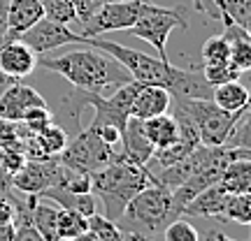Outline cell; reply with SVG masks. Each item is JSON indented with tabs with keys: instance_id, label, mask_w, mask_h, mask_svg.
Here are the masks:
<instances>
[{
	"instance_id": "d6a6232c",
	"label": "cell",
	"mask_w": 251,
	"mask_h": 241,
	"mask_svg": "<svg viewBox=\"0 0 251 241\" xmlns=\"http://www.w3.org/2000/svg\"><path fill=\"white\" fill-rule=\"evenodd\" d=\"M202 74L205 79L212 84V86H219V84H228V81L240 79L242 72L235 70L230 63H219V65H205L202 67Z\"/></svg>"
},
{
	"instance_id": "2e32d148",
	"label": "cell",
	"mask_w": 251,
	"mask_h": 241,
	"mask_svg": "<svg viewBox=\"0 0 251 241\" xmlns=\"http://www.w3.org/2000/svg\"><path fill=\"white\" fill-rule=\"evenodd\" d=\"M40 197L58 204V209H70V211H77L81 216H91L98 211V199L93 193H72V190H65L61 186H51L42 190Z\"/></svg>"
},
{
	"instance_id": "83f0119b",
	"label": "cell",
	"mask_w": 251,
	"mask_h": 241,
	"mask_svg": "<svg viewBox=\"0 0 251 241\" xmlns=\"http://www.w3.org/2000/svg\"><path fill=\"white\" fill-rule=\"evenodd\" d=\"M89 230L96 234L98 241H124V232L117 225V220H109L102 214H91L89 216Z\"/></svg>"
},
{
	"instance_id": "ee69618b",
	"label": "cell",
	"mask_w": 251,
	"mask_h": 241,
	"mask_svg": "<svg viewBox=\"0 0 251 241\" xmlns=\"http://www.w3.org/2000/svg\"><path fill=\"white\" fill-rule=\"evenodd\" d=\"M0 193H2V188H0Z\"/></svg>"
},
{
	"instance_id": "9a60e30c",
	"label": "cell",
	"mask_w": 251,
	"mask_h": 241,
	"mask_svg": "<svg viewBox=\"0 0 251 241\" xmlns=\"http://www.w3.org/2000/svg\"><path fill=\"white\" fill-rule=\"evenodd\" d=\"M228 197H230V193H226L221 183H214V186L200 190V193L188 202L186 209H184V216H198V218H221Z\"/></svg>"
},
{
	"instance_id": "74e56055",
	"label": "cell",
	"mask_w": 251,
	"mask_h": 241,
	"mask_svg": "<svg viewBox=\"0 0 251 241\" xmlns=\"http://www.w3.org/2000/svg\"><path fill=\"white\" fill-rule=\"evenodd\" d=\"M14 232H17L14 223L0 225V241H14Z\"/></svg>"
},
{
	"instance_id": "f6af8a7d",
	"label": "cell",
	"mask_w": 251,
	"mask_h": 241,
	"mask_svg": "<svg viewBox=\"0 0 251 241\" xmlns=\"http://www.w3.org/2000/svg\"><path fill=\"white\" fill-rule=\"evenodd\" d=\"M212 239H214V237H212Z\"/></svg>"
},
{
	"instance_id": "484cf974",
	"label": "cell",
	"mask_w": 251,
	"mask_h": 241,
	"mask_svg": "<svg viewBox=\"0 0 251 241\" xmlns=\"http://www.w3.org/2000/svg\"><path fill=\"white\" fill-rule=\"evenodd\" d=\"M86 230H89V216H81L70 209H58V225H56L58 241H68Z\"/></svg>"
},
{
	"instance_id": "1f68e13d",
	"label": "cell",
	"mask_w": 251,
	"mask_h": 241,
	"mask_svg": "<svg viewBox=\"0 0 251 241\" xmlns=\"http://www.w3.org/2000/svg\"><path fill=\"white\" fill-rule=\"evenodd\" d=\"M163 239L165 241H200V234H198V230L188 223L184 216H179V218H175L163 230Z\"/></svg>"
},
{
	"instance_id": "7c38bea8",
	"label": "cell",
	"mask_w": 251,
	"mask_h": 241,
	"mask_svg": "<svg viewBox=\"0 0 251 241\" xmlns=\"http://www.w3.org/2000/svg\"><path fill=\"white\" fill-rule=\"evenodd\" d=\"M37 67V54L21 40H7L5 44H0V70L14 77L24 79L28 74H33Z\"/></svg>"
},
{
	"instance_id": "9c48e42d",
	"label": "cell",
	"mask_w": 251,
	"mask_h": 241,
	"mask_svg": "<svg viewBox=\"0 0 251 241\" xmlns=\"http://www.w3.org/2000/svg\"><path fill=\"white\" fill-rule=\"evenodd\" d=\"M19 40L30 46L37 56L49 54V51H54V49L65 46V44H84V37L79 33H75L65 23L51 21V19H47V17H42L37 23H33Z\"/></svg>"
},
{
	"instance_id": "836d02e7",
	"label": "cell",
	"mask_w": 251,
	"mask_h": 241,
	"mask_svg": "<svg viewBox=\"0 0 251 241\" xmlns=\"http://www.w3.org/2000/svg\"><path fill=\"white\" fill-rule=\"evenodd\" d=\"M72 5L77 9V21H79V23H86V21L93 17V12L98 9V5H96L93 0H72Z\"/></svg>"
},
{
	"instance_id": "f1b7e54d",
	"label": "cell",
	"mask_w": 251,
	"mask_h": 241,
	"mask_svg": "<svg viewBox=\"0 0 251 241\" xmlns=\"http://www.w3.org/2000/svg\"><path fill=\"white\" fill-rule=\"evenodd\" d=\"M40 5H42L45 17L51 21L65 23V26L77 21V9L72 5V0H40Z\"/></svg>"
},
{
	"instance_id": "52a82bcc",
	"label": "cell",
	"mask_w": 251,
	"mask_h": 241,
	"mask_svg": "<svg viewBox=\"0 0 251 241\" xmlns=\"http://www.w3.org/2000/svg\"><path fill=\"white\" fill-rule=\"evenodd\" d=\"M186 26L188 23L184 19V9L181 7L149 5V9L126 33H130L133 37L142 40L147 44H151L161 61H170L168 58V37H170L175 28H186Z\"/></svg>"
},
{
	"instance_id": "e575fe53",
	"label": "cell",
	"mask_w": 251,
	"mask_h": 241,
	"mask_svg": "<svg viewBox=\"0 0 251 241\" xmlns=\"http://www.w3.org/2000/svg\"><path fill=\"white\" fill-rule=\"evenodd\" d=\"M14 241H45V239H42V234L33 227V223H24V225H17Z\"/></svg>"
},
{
	"instance_id": "d4e9b609",
	"label": "cell",
	"mask_w": 251,
	"mask_h": 241,
	"mask_svg": "<svg viewBox=\"0 0 251 241\" xmlns=\"http://www.w3.org/2000/svg\"><path fill=\"white\" fill-rule=\"evenodd\" d=\"M219 220L237 223V225H251V193H237V195L228 197L226 209Z\"/></svg>"
},
{
	"instance_id": "7a4b0ae2",
	"label": "cell",
	"mask_w": 251,
	"mask_h": 241,
	"mask_svg": "<svg viewBox=\"0 0 251 241\" xmlns=\"http://www.w3.org/2000/svg\"><path fill=\"white\" fill-rule=\"evenodd\" d=\"M151 183H156L153 172H149L147 165L128 160L126 155L91 174V193L102 204V216H107L109 220H119L128 202Z\"/></svg>"
},
{
	"instance_id": "60d3db41",
	"label": "cell",
	"mask_w": 251,
	"mask_h": 241,
	"mask_svg": "<svg viewBox=\"0 0 251 241\" xmlns=\"http://www.w3.org/2000/svg\"><path fill=\"white\" fill-rule=\"evenodd\" d=\"M93 2H96V5H98V7H100L102 2H112V0H93Z\"/></svg>"
},
{
	"instance_id": "d590c367",
	"label": "cell",
	"mask_w": 251,
	"mask_h": 241,
	"mask_svg": "<svg viewBox=\"0 0 251 241\" xmlns=\"http://www.w3.org/2000/svg\"><path fill=\"white\" fill-rule=\"evenodd\" d=\"M17 139H19L17 123H12V121H5V118H0V144L17 142Z\"/></svg>"
},
{
	"instance_id": "8fae6325",
	"label": "cell",
	"mask_w": 251,
	"mask_h": 241,
	"mask_svg": "<svg viewBox=\"0 0 251 241\" xmlns=\"http://www.w3.org/2000/svg\"><path fill=\"white\" fill-rule=\"evenodd\" d=\"M33 107H47V102L35 88H30L21 81L9 84L7 88L0 93V118H5V121L19 123L26 116L28 109Z\"/></svg>"
},
{
	"instance_id": "8992f818",
	"label": "cell",
	"mask_w": 251,
	"mask_h": 241,
	"mask_svg": "<svg viewBox=\"0 0 251 241\" xmlns=\"http://www.w3.org/2000/svg\"><path fill=\"white\" fill-rule=\"evenodd\" d=\"M121 158H124V151L117 149V146H109L107 142H102L91 128L81 130L72 139H68L65 149L58 155V160L65 167L86 172V174H93V172L102 170V167H107V165L121 160Z\"/></svg>"
},
{
	"instance_id": "7402d4cb",
	"label": "cell",
	"mask_w": 251,
	"mask_h": 241,
	"mask_svg": "<svg viewBox=\"0 0 251 241\" xmlns=\"http://www.w3.org/2000/svg\"><path fill=\"white\" fill-rule=\"evenodd\" d=\"M30 223L37 232L42 234L45 241H58V232H56V225H58V206L49 204L47 199L37 195V202L30 211Z\"/></svg>"
},
{
	"instance_id": "44dd1931",
	"label": "cell",
	"mask_w": 251,
	"mask_h": 241,
	"mask_svg": "<svg viewBox=\"0 0 251 241\" xmlns=\"http://www.w3.org/2000/svg\"><path fill=\"white\" fill-rule=\"evenodd\" d=\"M212 102L219 105L226 111H233V114H240L249 107V88L242 86L240 81H228V84H219L214 86V93H212Z\"/></svg>"
},
{
	"instance_id": "cb8c5ba5",
	"label": "cell",
	"mask_w": 251,
	"mask_h": 241,
	"mask_svg": "<svg viewBox=\"0 0 251 241\" xmlns=\"http://www.w3.org/2000/svg\"><path fill=\"white\" fill-rule=\"evenodd\" d=\"M30 137H33L35 146L45 153V155H56V158L61 155V151L65 149V144H68V134H65V130L56 123H49L47 128H42L40 132L30 134Z\"/></svg>"
},
{
	"instance_id": "ffe728a7",
	"label": "cell",
	"mask_w": 251,
	"mask_h": 241,
	"mask_svg": "<svg viewBox=\"0 0 251 241\" xmlns=\"http://www.w3.org/2000/svg\"><path fill=\"white\" fill-rule=\"evenodd\" d=\"M219 183L226 193H251V158H233L221 172Z\"/></svg>"
},
{
	"instance_id": "ab89813d",
	"label": "cell",
	"mask_w": 251,
	"mask_h": 241,
	"mask_svg": "<svg viewBox=\"0 0 251 241\" xmlns=\"http://www.w3.org/2000/svg\"><path fill=\"white\" fill-rule=\"evenodd\" d=\"M212 237H214V241H235V239H230V237H226L224 232H212Z\"/></svg>"
},
{
	"instance_id": "7bdbcfd3",
	"label": "cell",
	"mask_w": 251,
	"mask_h": 241,
	"mask_svg": "<svg viewBox=\"0 0 251 241\" xmlns=\"http://www.w3.org/2000/svg\"><path fill=\"white\" fill-rule=\"evenodd\" d=\"M249 241H251V234H249Z\"/></svg>"
},
{
	"instance_id": "5b68a950",
	"label": "cell",
	"mask_w": 251,
	"mask_h": 241,
	"mask_svg": "<svg viewBox=\"0 0 251 241\" xmlns=\"http://www.w3.org/2000/svg\"><path fill=\"white\" fill-rule=\"evenodd\" d=\"M172 114L188 118L196 125L200 144L205 146H224L228 142V137L233 132L235 123L240 114L226 111L219 105H214L212 100H184V98H172Z\"/></svg>"
},
{
	"instance_id": "4fadbf2b",
	"label": "cell",
	"mask_w": 251,
	"mask_h": 241,
	"mask_svg": "<svg viewBox=\"0 0 251 241\" xmlns=\"http://www.w3.org/2000/svg\"><path fill=\"white\" fill-rule=\"evenodd\" d=\"M172 105V95L168 88L156 86V84H140L135 93L133 105H130V116L133 118H151L168 114Z\"/></svg>"
},
{
	"instance_id": "d6986e66",
	"label": "cell",
	"mask_w": 251,
	"mask_h": 241,
	"mask_svg": "<svg viewBox=\"0 0 251 241\" xmlns=\"http://www.w3.org/2000/svg\"><path fill=\"white\" fill-rule=\"evenodd\" d=\"M224 37L230 44V65L240 72L251 70V37L242 26L233 21L224 23Z\"/></svg>"
},
{
	"instance_id": "e0dca14e",
	"label": "cell",
	"mask_w": 251,
	"mask_h": 241,
	"mask_svg": "<svg viewBox=\"0 0 251 241\" xmlns=\"http://www.w3.org/2000/svg\"><path fill=\"white\" fill-rule=\"evenodd\" d=\"M153 151L156 149L151 146V142L147 139V134L142 130V121L130 116L124 130V155L137 165H149Z\"/></svg>"
},
{
	"instance_id": "5bb4252c",
	"label": "cell",
	"mask_w": 251,
	"mask_h": 241,
	"mask_svg": "<svg viewBox=\"0 0 251 241\" xmlns=\"http://www.w3.org/2000/svg\"><path fill=\"white\" fill-rule=\"evenodd\" d=\"M42 17L40 0H7V40H19Z\"/></svg>"
},
{
	"instance_id": "603a6c76",
	"label": "cell",
	"mask_w": 251,
	"mask_h": 241,
	"mask_svg": "<svg viewBox=\"0 0 251 241\" xmlns=\"http://www.w3.org/2000/svg\"><path fill=\"white\" fill-rule=\"evenodd\" d=\"M224 146L233 149L237 158H251V107H247L240 114L233 132Z\"/></svg>"
},
{
	"instance_id": "b9f144b4",
	"label": "cell",
	"mask_w": 251,
	"mask_h": 241,
	"mask_svg": "<svg viewBox=\"0 0 251 241\" xmlns=\"http://www.w3.org/2000/svg\"><path fill=\"white\" fill-rule=\"evenodd\" d=\"M249 107H251V88H249Z\"/></svg>"
},
{
	"instance_id": "4dcf8cb0",
	"label": "cell",
	"mask_w": 251,
	"mask_h": 241,
	"mask_svg": "<svg viewBox=\"0 0 251 241\" xmlns=\"http://www.w3.org/2000/svg\"><path fill=\"white\" fill-rule=\"evenodd\" d=\"M251 17V0H226L224 9H221V23L233 21L237 26H242Z\"/></svg>"
},
{
	"instance_id": "f546056e",
	"label": "cell",
	"mask_w": 251,
	"mask_h": 241,
	"mask_svg": "<svg viewBox=\"0 0 251 241\" xmlns=\"http://www.w3.org/2000/svg\"><path fill=\"white\" fill-rule=\"evenodd\" d=\"M202 61L205 65H219V63H230V44L224 35L209 37L202 44Z\"/></svg>"
},
{
	"instance_id": "f35d334b",
	"label": "cell",
	"mask_w": 251,
	"mask_h": 241,
	"mask_svg": "<svg viewBox=\"0 0 251 241\" xmlns=\"http://www.w3.org/2000/svg\"><path fill=\"white\" fill-rule=\"evenodd\" d=\"M68 241H98V239H96V234L91 232V230H86V232L77 234V237H72V239H68Z\"/></svg>"
},
{
	"instance_id": "4316f807",
	"label": "cell",
	"mask_w": 251,
	"mask_h": 241,
	"mask_svg": "<svg viewBox=\"0 0 251 241\" xmlns=\"http://www.w3.org/2000/svg\"><path fill=\"white\" fill-rule=\"evenodd\" d=\"M26 153H24V146H21V139L17 142H7L0 144V167L7 174V179H12L17 172H21V167L26 165Z\"/></svg>"
},
{
	"instance_id": "3957f363",
	"label": "cell",
	"mask_w": 251,
	"mask_h": 241,
	"mask_svg": "<svg viewBox=\"0 0 251 241\" xmlns=\"http://www.w3.org/2000/svg\"><path fill=\"white\" fill-rule=\"evenodd\" d=\"M175 218H179V211L172 204V190L161 186V183H151V186L142 188L128 202L117 225L124 232H133L140 237H147V239H153Z\"/></svg>"
},
{
	"instance_id": "ba28073f",
	"label": "cell",
	"mask_w": 251,
	"mask_h": 241,
	"mask_svg": "<svg viewBox=\"0 0 251 241\" xmlns=\"http://www.w3.org/2000/svg\"><path fill=\"white\" fill-rule=\"evenodd\" d=\"M149 5L151 2H144V0H112V2H102L93 12V17L86 23H81L79 35L96 37V35H105V33L128 30L149 9Z\"/></svg>"
},
{
	"instance_id": "6da1fadb",
	"label": "cell",
	"mask_w": 251,
	"mask_h": 241,
	"mask_svg": "<svg viewBox=\"0 0 251 241\" xmlns=\"http://www.w3.org/2000/svg\"><path fill=\"white\" fill-rule=\"evenodd\" d=\"M37 65L61 74L79 90H93L107 95L109 90L124 86L133 77L102 51H68L63 56H37Z\"/></svg>"
},
{
	"instance_id": "277c9868",
	"label": "cell",
	"mask_w": 251,
	"mask_h": 241,
	"mask_svg": "<svg viewBox=\"0 0 251 241\" xmlns=\"http://www.w3.org/2000/svg\"><path fill=\"white\" fill-rule=\"evenodd\" d=\"M84 44L93 46V49H98L102 54H107L109 58H114L140 84H156V86H163V88L172 90L177 86V81L181 79V74H184V70L170 65V61H161L158 56H147L142 51L130 49V46L119 44V42L102 40L100 35L84 37Z\"/></svg>"
},
{
	"instance_id": "30bf717a",
	"label": "cell",
	"mask_w": 251,
	"mask_h": 241,
	"mask_svg": "<svg viewBox=\"0 0 251 241\" xmlns=\"http://www.w3.org/2000/svg\"><path fill=\"white\" fill-rule=\"evenodd\" d=\"M61 172H63V162L58 158H42V160L28 158L26 165L21 167V172H17L9 179V186L19 190V193L40 195L42 190L58 183Z\"/></svg>"
},
{
	"instance_id": "ac0fdd59",
	"label": "cell",
	"mask_w": 251,
	"mask_h": 241,
	"mask_svg": "<svg viewBox=\"0 0 251 241\" xmlns=\"http://www.w3.org/2000/svg\"><path fill=\"white\" fill-rule=\"evenodd\" d=\"M140 121H142V118H140ZM142 130L156 151H158V149H165V146H170V144H175L179 139V123H177V118L170 116V114L144 118Z\"/></svg>"
},
{
	"instance_id": "8d00e7d4",
	"label": "cell",
	"mask_w": 251,
	"mask_h": 241,
	"mask_svg": "<svg viewBox=\"0 0 251 241\" xmlns=\"http://www.w3.org/2000/svg\"><path fill=\"white\" fill-rule=\"evenodd\" d=\"M7 42V0H0V44Z\"/></svg>"
}]
</instances>
